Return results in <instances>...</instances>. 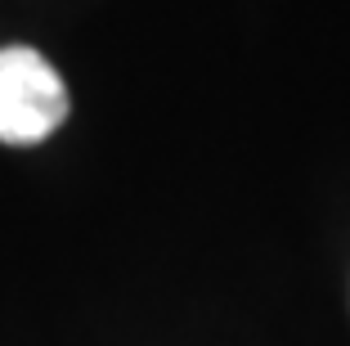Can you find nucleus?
Segmentation results:
<instances>
[{"label":"nucleus","instance_id":"1","mask_svg":"<svg viewBox=\"0 0 350 346\" xmlns=\"http://www.w3.org/2000/svg\"><path fill=\"white\" fill-rule=\"evenodd\" d=\"M68 117V86L54 63L31 45L0 50V140L41 144Z\"/></svg>","mask_w":350,"mask_h":346}]
</instances>
